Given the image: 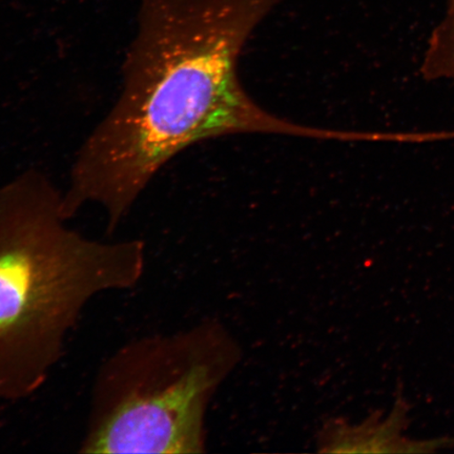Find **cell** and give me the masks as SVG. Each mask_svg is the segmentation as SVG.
Returning a JSON list of instances; mask_svg holds the SVG:
<instances>
[{"mask_svg": "<svg viewBox=\"0 0 454 454\" xmlns=\"http://www.w3.org/2000/svg\"><path fill=\"white\" fill-rule=\"evenodd\" d=\"M287 0H139L137 27L112 109L84 140L64 192L67 217L98 207L115 231L175 156L239 134L362 141L364 133L302 126L255 104L240 82L243 48Z\"/></svg>", "mask_w": 454, "mask_h": 454, "instance_id": "6da1fadb", "label": "cell"}, {"mask_svg": "<svg viewBox=\"0 0 454 454\" xmlns=\"http://www.w3.org/2000/svg\"><path fill=\"white\" fill-rule=\"evenodd\" d=\"M69 221L64 192L39 170L0 187V402L41 390L90 301L144 278V241L93 240Z\"/></svg>", "mask_w": 454, "mask_h": 454, "instance_id": "7a4b0ae2", "label": "cell"}, {"mask_svg": "<svg viewBox=\"0 0 454 454\" xmlns=\"http://www.w3.org/2000/svg\"><path fill=\"white\" fill-rule=\"evenodd\" d=\"M241 350L215 321L129 340L96 374L79 452H204L207 411Z\"/></svg>", "mask_w": 454, "mask_h": 454, "instance_id": "3957f363", "label": "cell"}, {"mask_svg": "<svg viewBox=\"0 0 454 454\" xmlns=\"http://www.w3.org/2000/svg\"><path fill=\"white\" fill-rule=\"evenodd\" d=\"M406 403L396 401L388 416L374 414L360 423L329 419L317 434L320 452L329 453H411L435 452L454 444L453 440L413 441L404 435Z\"/></svg>", "mask_w": 454, "mask_h": 454, "instance_id": "277c9868", "label": "cell"}, {"mask_svg": "<svg viewBox=\"0 0 454 454\" xmlns=\"http://www.w3.org/2000/svg\"><path fill=\"white\" fill-rule=\"evenodd\" d=\"M421 73L426 81L454 82V0H446L445 14L431 34Z\"/></svg>", "mask_w": 454, "mask_h": 454, "instance_id": "5b68a950", "label": "cell"}]
</instances>
